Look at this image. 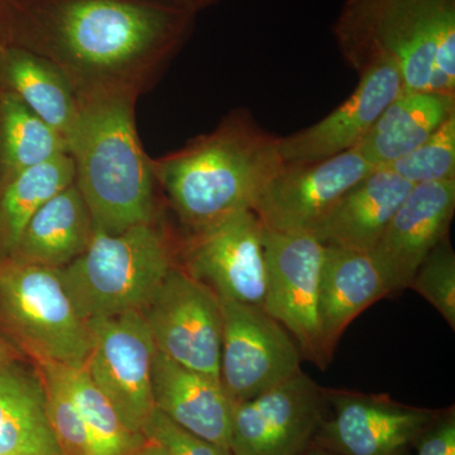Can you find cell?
I'll return each mask as SVG.
<instances>
[{
  "label": "cell",
  "mask_w": 455,
  "mask_h": 455,
  "mask_svg": "<svg viewBox=\"0 0 455 455\" xmlns=\"http://www.w3.org/2000/svg\"><path fill=\"white\" fill-rule=\"evenodd\" d=\"M373 170L355 148L324 160L283 163L260 191L253 212L266 229L310 235Z\"/></svg>",
  "instance_id": "4fadbf2b"
},
{
  "label": "cell",
  "mask_w": 455,
  "mask_h": 455,
  "mask_svg": "<svg viewBox=\"0 0 455 455\" xmlns=\"http://www.w3.org/2000/svg\"><path fill=\"white\" fill-rule=\"evenodd\" d=\"M90 350L84 370L131 431L142 434L155 410L156 344L140 311L88 320Z\"/></svg>",
  "instance_id": "52a82bcc"
},
{
  "label": "cell",
  "mask_w": 455,
  "mask_h": 455,
  "mask_svg": "<svg viewBox=\"0 0 455 455\" xmlns=\"http://www.w3.org/2000/svg\"><path fill=\"white\" fill-rule=\"evenodd\" d=\"M300 455H337L331 453V451H326V449H323L317 447L315 444H311L309 448L305 449L304 451Z\"/></svg>",
  "instance_id": "e575fe53"
},
{
  "label": "cell",
  "mask_w": 455,
  "mask_h": 455,
  "mask_svg": "<svg viewBox=\"0 0 455 455\" xmlns=\"http://www.w3.org/2000/svg\"><path fill=\"white\" fill-rule=\"evenodd\" d=\"M47 395L51 425L64 455H95L79 410L53 363L33 364Z\"/></svg>",
  "instance_id": "83f0119b"
},
{
  "label": "cell",
  "mask_w": 455,
  "mask_h": 455,
  "mask_svg": "<svg viewBox=\"0 0 455 455\" xmlns=\"http://www.w3.org/2000/svg\"><path fill=\"white\" fill-rule=\"evenodd\" d=\"M176 263L218 298L263 307L267 278L263 226L252 211L188 230L176 248Z\"/></svg>",
  "instance_id": "30bf717a"
},
{
  "label": "cell",
  "mask_w": 455,
  "mask_h": 455,
  "mask_svg": "<svg viewBox=\"0 0 455 455\" xmlns=\"http://www.w3.org/2000/svg\"><path fill=\"white\" fill-rule=\"evenodd\" d=\"M155 409L182 429L229 449L233 405L220 379L188 370L156 353L152 371Z\"/></svg>",
  "instance_id": "e0dca14e"
},
{
  "label": "cell",
  "mask_w": 455,
  "mask_h": 455,
  "mask_svg": "<svg viewBox=\"0 0 455 455\" xmlns=\"http://www.w3.org/2000/svg\"><path fill=\"white\" fill-rule=\"evenodd\" d=\"M334 33L358 74L388 61L403 92L455 95V0H347Z\"/></svg>",
  "instance_id": "277c9868"
},
{
  "label": "cell",
  "mask_w": 455,
  "mask_h": 455,
  "mask_svg": "<svg viewBox=\"0 0 455 455\" xmlns=\"http://www.w3.org/2000/svg\"><path fill=\"white\" fill-rule=\"evenodd\" d=\"M0 339L32 364H85L88 323L65 291L60 269L0 259Z\"/></svg>",
  "instance_id": "8992f818"
},
{
  "label": "cell",
  "mask_w": 455,
  "mask_h": 455,
  "mask_svg": "<svg viewBox=\"0 0 455 455\" xmlns=\"http://www.w3.org/2000/svg\"><path fill=\"white\" fill-rule=\"evenodd\" d=\"M0 90L22 101L68 145L80 104L73 84L59 66L32 51L0 41Z\"/></svg>",
  "instance_id": "44dd1931"
},
{
  "label": "cell",
  "mask_w": 455,
  "mask_h": 455,
  "mask_svg": "<svg viewBox=\"0 0 455 455\" xmlns=\"http://www.w3.org/2000/svg\"><path fill=\"white\" fill-rule=\"evenodd\" d=\"M136 455H166V453L157 444L147 440Z\"/></svg>",
  "instance_id": "836d02e7"
},
{
  "label": "cell",
  "mask_w": 455,
  "mask_h": 455,
  "mask_svg": "<svg viewBox=\"0 0 455 455\" xmlns=\"http://www.w3.org/2000/svg\"><path fill=\"white\" fill-rule=\"evenodd\" d=\"M455 114V95L401 92L355 147L373 169H383L429 139Z\"/></svg>",
  "instance_id": "603a6c76"
},
{
  "label": "cell",
  "mask_w": 455,
  "mask_h": 455,
  "mask_svg": "<svg viewBox=\"0 0 455 455\" xmlns=\"http://www.w3.org/2000/svg\"><path fill=\"white\" fill-rule=\"evenodd\" d=\"M266 295L263 309L286 329L307 359L329 366L323 347L319 289L325 245L309 233H280L263 227Z\"/></svg>",
  "instance_id": "ba28073f"
},
{
  "label": "cell",
  "mask_w": 455,
  "mask_h": 455,
  "mask_svg": "<svg viewBox=\"0 0 455 455\" xmlns=\"http://www.w3.org/2000/svg\"><path fill=\"white\" fill-rule=\"evenodd\" d=\"M133 90H99L79 97L68 155L75 185L88 204L95 232L116 235L157 220L151 158L140 146Z\"/></svg>",
  "instance_id": "3957f363"
},
{
  "label": "cell",
  "mask_w": 455,
  "mask_h": 455,
  "mask_svg": "<svg viewBox=\"0 0 455 455\" xmlns=\"http://www.w3.org/2000/svg\"><path fill=\"white\" fill-rule=\"evenodd\" d=\"M223 315L220 379L233 405L302 372L291 335L259 305L220 299Z\"/></svg>",
  "instance_id": "9c48e42d"
},
{
  "label": "cell",
  "mask_w": 455,
  "mask_h": 455,
  "mask_svg": "<svg viewBox=\"0 0 455 455\" xmlns=\"http://www.w3.org/2000/svg\"><path fill=\"white\" fill-rule=\"evenodd\" d=\"M175 265V244L157 220L116 235L95 232L60 276L77 314L88 322L142 311Z\"/></svg>",
  "instance_id": "5b68a950"
},
{
  "label": "cell",
  "mask_w": 455,
  "mask_h": 455,
  "mask_svg": "<svg viewBox=\"0 0 455 455\" xmlns=\"http://www.w3.org/2000/svg\"><path fill=\"white\" fill-rule=\"evenodd\" d=\"M407 289L423 296L454 331L455 253L448 236L427 254L416 269Z\"/></svg>",
  "instance_id": "f1b7e54d"
},
{
  "label": "cell",
  "mask_w": 455,
  "mask_h": 455,
  "mask_svg": "<svg viewBox=\"0 0 455 455\" xmlns=\"http://www.w3.org/2000/svg\"><path fill=\"white\" fill-rule=\"evenodd\" d=\"M74 181L73 158L62 154L0 185V259L11 256L38 209Z\"/></svg>",
  "instance_id": "cb8c5ba5"
},
{
  "label": "cell",
  "mask_w": 455,
  "mask_h": 455,
  "mask_svg": "<svg viewBox=\"0 0 455 455\" xmlns=\"http://www.w3.org/2000/svg\"><path fill=\"white\" fill-rule=\"evenodd\" d=\"M17 359H25L20 357V355L8 346L7 343H4L2 339H0V364L8 363V362L17 361ZM26 361V359H25Z\"/></svg>",
  "instance_id": "1f68e13d"
},
{
  "label": "cell",
  "mask_w": 455,
  "mask_h": 455,
  "mask_svg": "<svg viewBox=\"0 0 455 455\" xmlns=\"http://www.w3.org/2000/svg\"><path fill=\"white\" fill-rule=\"evenodd\" d=\"M142 434L148 442L163 449L166 455H233L229 449L221 448L182 429L157 409L152 411Z\"/></svg>",
  "instance_id": "f546056e"
},
{
  "label": "cell",
  "mask_w": 455,
  "mask_h": 455,
  "mask_svg": "<svg viewBox=\"0 0 455 455\" xmlns=\"http://www.w3.org/2000/svg\"><path fill=\"white\" fill-rule=\"evenodd\" d=\"M157 352L188 370L220 379L223 315L220 298L178 263L140 311Z\"/></svg>",
  "instance_id": "8fae6325"
},
{
  "label": "cell",
  "mask_w": 455,
  "mask_h": 455,
  "mask_svg": "<svg viewBox=\"0 0 455 455\" xmlns=\"http://www.w3.org/2000/svg\"><path fill=\"white\" fill-rule=\"evenodd\" d=\"M331 416L313 444L337 455H410L442 410L405 405L387 395L324 388Z\"/></svg>",
  "instance_id": "7c38bea8"
},
{
  "label": "cell",
  "mask_w": 455,
  "mask_h": 455,
  "mask_svg": "<svg viewBox=\"0 0 455 455\" xmlns=\"http://www.w3.org/2000/svg\"><path fill=\"white\" fill-rule=\"evenodd\" d=\"M391 295L372 254L325 247L319 289L323 347L331 361L341 335L374 302Z\"/></svg>",
  "instance_id": "d6986e66"
},
{
  "label": "cell",
  "mask_w": 455,
  "mask_h": 455,
  "mask_svg": "<svg viewBox=\"0 0 455 455\" xmlns=\"http://www.w3.org/2000/svg\"><path fill=\"white\" fill-rule=\"evenodd\" d=\"M410 455H455L454 406L442 410L429 425Z\"/></svg>",
  "instance_id": "4dcf8cb0"
},
{
  "label": "cell",
  "mask_w": 455,
  "mask_h": 455,
  "mask_svg": "<svg viewBox=\"0 0 455 455\" xmlns=\"http://www.w3.org/2000/svg\"><path fill=\"white\" fill-rule=\"evenodd\" d=\"M158 187L188 230L252 211L260 191L283 166L280 139L235 110L208 134L152 160Z\"/></svg>",
  "instance_id": "7a4b0ae2"
},
{
  "label": "cell",
  "mask_w": 455,
  "mask_h": 455,
  "mask_svg": "<svg viewBox=\"0 0 455 455\" xmlns=\"http://www.w3.org/2000/svg\"><path fill=\"white\" fill-rule=\"evenodd\" d=\"M0 455H64L40 373L25 359L0 364Z\"/></svg>",
  "instance_id": "ffe728a7"
},
{
  "label": "cell",
  "mask_w": 455,
  "mask_h": 455,
  "mask_svg": "<svg viewBox=\"0 0 455 455\" xmlns=\"http://www.w3.org/2000/svg\"><path fill=\"white\" fill-rule=\"evenodd\" d=\"M53 364L82 415L95 455H136L147 439L125 427L84 367Z\"/></svg>",
  "instance_id": "484cf974"
},
{
  "label": "cell",
  "mask_w": 455,
  "mask_h": 455,
  "mask_svg": "<svg viewBox=\"0 0 455 455\" xmlns=\"http://www.w3.org/2000/svg\"><path fill=\"white\" fill-rule=\"evenodd\" d=\"M171 2L179 3V4L185 5V7L193 9L194 12H197L199 9L214 4L218 0H171Z\"/></svg>",
  "instance_id": "d6a6232c"
},
{
  "label": "cell",
  "mask_w": 455,
  "mask_h": 455,
  "mask_svg": "<svg viewBox=\"0 0 455 455\" xmlns=\"http://www.w3.org/2000/svg\"><path fill=\"white\" fill-rule=\"evenodd\" d=\"M359 76L357 88L334 112L307 130L280 139L283 163H311L355 148L403 92V76L392 62H377Z\"/></svg>",
  "instance_id": "2e32d148"
},
{
  "label": "cell",
  "mask_w": 455,
  "mask_h": 455,
  "mask_svg": "<svg viewBox=\"0 0 455 455\" xmlns=\"http://www.w3.org/2000/svg\"><path fill=\"white\" fill-rule=\"evenodd\" d=\"M324 388L307 373L233 409V455H300L313 444L325 418Z\"/></svg>",
  "instance_id": "5bb4252c"
},
{
  "label": "cell",
  "mask_w": 455,
  "mask_h": 455,
  "mask_svg": "<svg viewBox=\"0 0 455 455\" xmlns=\"http://www.w3.org/2000/svg\"><path fill=\"white\" fill-rule=\"evenodd\" d=\"M383 169L412 185L455 180V114L420 146Z\"/></svg>",
  "instance_id": "4316f807"
},
{
  "label": "cell",
  "mask_w": 455,
  "mask_h": 455,
  "mask_svg": "<svg viewBox=\"0 0 455 455\" xmlns=\"http://www.w3.org/2000/svg\"><path fill=\"white\" fill-rule=\"evenodd\" d=\"M412 187L390 170H373L341 196L310 235L325 247L371 253Z\"/></svg>",
  "instance_id": "ac0fdd59"
},
{
  "label": "cell",
  "mask_w": 455,
  "mask_h": 455,
  "mask_svg": "<svg viewBox=\"0 0 455 455\" xmlns=\"http://www.w3.org/2000/svg\"><path fill=\"white\" fill-rule=\"evenodd\" d=\"M62 154H68L64 139L14 95L0 90V185Z\"/></svg>",
  "instance_id": "d4e9b609"
},
{
  "label": "cell",
  "mask_w": 455,
  "mask_h": 455,
  "mask_svg": "<svg viewBox=\"0 0 455 455\" xmlns=\"http://www.w3.org/2000/svg\"><path fill=\"white\" fill-rule=\"evenodd\" d=\"M94 235L88 204L73 182L38 209L9 257L28 265L61 269L82 256Z\"/></svg>",
  "instance_id": "7402d4cb"
},
{
  "label": "cell",
  "mask_w": 455,
  "mask_h": 455,
  "mask_svg": "<svg viewBox=\"0 0 455 455\" xmlns=\"http://www.w3.org/2000/svg\"><path fill=\"white\" fill-rule=\"evenodd\" d=\"M196 14L171 0H0V41L59 66L77 98L140 94L187 40Z\"/></svg>",
  "instance_id": "6da1fadb"
},
{
  "label": "cell",
  "mask_w": 455,
  "mask_h": 455,
  "mask_svg": "<svg viewBox=\"0 0 455 455\" xmlns=\"http://www.w3.org/2000/svg\"><path fill=\"white\" fill-rule=\"evenodd\" d=\"M455 211V180L414 185L371 254L391 293L407 289L427 254L447 238Z\"/></svg>",
  "instance_id": "9a60e30c"
}]
</instances>
